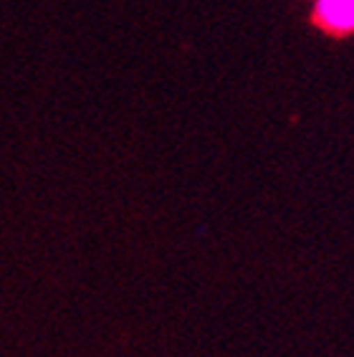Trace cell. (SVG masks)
<instances>
[{"label":"cell","mask_w":354,"mask_h":357,"mask_svg":"<svg viewBox=\"0 0 354 357\" xmlns=\"http://www.w3.org/2000/svg\"><path fill=\"white\" fill-rule=\"evenodd\" d=\"M311 21L329 36L354 33V0H314Z\"/></svg>","instance_id":"obj_1"}]
</instances>
